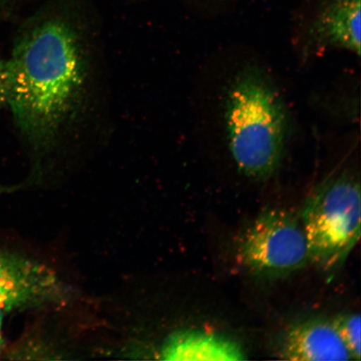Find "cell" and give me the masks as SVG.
<instances>
[{"label":"cell","instance_id":"1","mask_svg":"<svg viewBox=\"0 0 361 361\" xmlns=\"http://www.w3.org/2000/svg\"><path fill=\"white\" fill-rule=\"evenodd\" d=\"M88 40L74 11L48 8L22 30L8 61V104L39 161L54 154L87 104L92 76Z\"/></svg>","mask_w":361,"mask_h":361},{"label":"cell","instance_id":"2","mask_svg":"<svg viewBox=\"0 0 361 361\" xmlns=\"http://www.w3.org/2000/svg\"><path fill=\"white\" fill-rule=\"evenodd\" d=\"M225 123L229 150L241 173L263 180L276 173L288 140V116L281 93L260 68H245L230 85Z\"/></svg>","mask_w":361,"mask_h":361},{"label":"cell","instance_id":"3","mask_svg":"<svg viewBox=\"0 0 361 361\" xmlns=\"http://www.w3.org/2000/svg\"><path fill=\"white\" fill-rule=\"evenodd\" d=\"M358 180L344 174L326 180L311 194L302 211L310 259L324 270L344 263L360 238Z\"/></svg>","mask_w":361,"mask_h":361},{"label":"cell","instance_id":"4","mask_svg":"<svg viewBox=\"0 0 361 361\" xmlns=\"http://www.w3.org/2000/svg\"><path fill=\"white\" fill-rule=\"evenodd\" d=\"M237 259L251 272L267 276L304 268L310 259L303 226L287 211H265L239 239Z\"/></svg>","mask_w":361,"mask_h":361},{"label":"cell","instance_id":"5","mask_svg":"<svg viewBox=\"0 0 361 361\" xmlns=\"http://www.w3.org/2000/svg\"><path fill=\"white\" fill-rule=\"evenodd\" d=\"M64 284L39 261L0 250V307L4 310L61 303Z\"/></svg>","mask_w":361,"mask_h":361},{"label":"cell","instance_id":"6","mask_svg":"<svg viewBox=\"0 0 361 361\" xmlns=\"http://www.w3.org/2000/svg\"><path fill=\"white\" fill-rule=\"evenodd\" d=\"M309 47L360 55V0H324L309 31Z\"/></svg>","mask_w":361,"mask_h":361},{"label":"cell","instance_id":"7","mask_svg":"<svg viewBox=\"0 0 361 361\" xmlns=\"http://www.w3.org/2000/svg\"><path fill=\"white\" fill-rule=\"evenodd\" d=\"M279 355L288 360H350L352 356L333 322L312 319L295 324L283 336Z\"/></svg>","mask_w":361,"mask_h":361},{"label":"cell","instance_id":"8","mask_svg":"<svg viewBox=\"0 0 361 361\" xmlns=\"http://www.w3.org/2000/svg\"><path fill=\"white\" fill-rule=\"evenodd\" d=\"M166 360L238 361L247 359L240 345L228 337L203 331H182L169 337L161 350Z\"/></svg>","mask_w":361,"mask_h":361},{"label":"cell","instance_id":"9","mask_svg":"<svg viewBox=\"0 0 361 361\" xmlns=\"http://www.w3.org/2000/svg\"><path fill=\"white\" fill-rule=\"evenodd\" d=\"M360 322L359 314L338 315L333 322L352 359L357 360L361 355Z\"/></svg>","mask_w":361,"mask_h":361},{"label":"cell","instance_id":"10","mask_svg":"<svg viewBox=\"0 0 361 361\" xmlns=\"http://www.w3.org/2000/svg\"><path fill=\"white\" fill-rule=\"evenodd\" d=\"M10 90V71L8 61L0 60V107L8 103Z\"/></svg>","mask_w":361,"mask_h":361},{"label":"cell","instance_id":"11","mask_svg":"<svg viewBox=\"0 0 361 361\" xmlns=\"http://www.w3.org/2000/svg\"><path fill=\"white\" fill-rule=\"evenodd\" d=\"M4 312H6V310L0 307V349H1L3 345L2 324Z\"/></svg>","mask_w":361,"mask_h":361}]
</instances>
